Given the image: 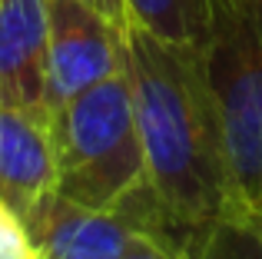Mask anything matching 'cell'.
<instances>
[{
  "mask_svg": "<svg viewBox=\"0 0 262 259\" xmlns=\"http://www.w3.org/2000/svg\"><path fill=\"white\" fill-rule=\"evenodd\" d=\"M123 37L149 193L140 229L192 259L203 233L229 213V169L203 47L163 40L129 20Z\"/></svg>",
  "mask_w": 262,
  "mask_h": 259,
  "instance_id": "cell-1",
  "label": "cell"
},
{
  "mask_svg": "<svg viewBox=\"0 0 262 259\" xmlns=\"http://www.w3.org/2000/svg\"><path fill=\"white\" fill-rule=\"evenodd\" d=\"M50 126L60 196L93 209H120L146 186L126 67L57 106Z\"/></svg>",
  "mask_w": 262,
  "mask_h": 259,
  "instance_id": "cell-2",
  "label": "cell"
},
{
  "mask_svg": "<svg viewBox=\"0 0 262 259\" xmlns=\"http://www.w3.org/2000/svg\"><path fill=\"white\" fill-rule=\"evenodd\" d=\"M229 169V209L262 216V0H209L203 44Z\"/></svg>",
  "mask_w": 262,
  "mask_h": 259,
  "instance_id": "cell-3",
  "label": "cell"
},
{
  "mask_svg": "<svg viewBox=\"0 0 262 259\" xmlns=\"http://www.w3.org/2000/svg\"><path fill=\"white\" fill-rule=\"evenodd\" d=\"M47 106L50 113L126 67V27L86 0H47Z\"/></svg>",
  "mask_w": 262,
  "mask_h": 259,
  "instance_id": "cell-4",
  "label": "cell"
},
{
  "mask_svg": "<svg viewBox=\"0 0 262 259\" xmlns=\"http://www.w3.org/2000/svg\"><path fill=\"white\" fill-rule=\"evenodd\" d=\"M50 193H57L50 113L0 103V200L27 220Z\"/></svg>",
  "mask_w": 262,
  "mask_h": 259,
  "instance_id": "cell-5",
  "label": "cell"
},
{
  "mask_svg": "<svg viewBox=\"0 0 262 259\" xmlns=\"http://www.w3.org/2000/svg\"><path fill=\"white\" fill-rule=\"evenodd\" d=\"M40 259H120L136 223L120 209H93L50 193L27 216Z\"/></svg>",
  "mask_w": 262,
  "mask_h": 259,
  "instance_id": "cell-6",
  "label": "cell"
},
{
  "mask_svg": "<svg viewBox=\"0 0 262 259\" xmlns=\"http://www.w3.org/2000/svg\"><path fill=\"white\" fill-rule=\"evenodd\" d=\"M47 0H0V103L47 106Z\"/></svg>",
  "mask_w": 262,
  "mask_h": 259,
  "instance_id": "cell-7",
  "label": "cell"
},
{
  "mask_svg": "<svg viewBox=\"0 0 262 259\" xmlns=\"http://www.w3.org/2000/svg\"><path fill=\"white\" fill-rule=\"evenodd\" d=\"M129 24L173 44L203 47L209 33V0H123Z\"/></svg>",
  "mask_w": 262,
  "mask_h": 259,
  "instance_id": "cell-8",
  "label": "cell"
},
{
  "mask_svg": "<svg viewBox=\"0 0 262 259\" xmlns=\"http://www.w3.org/2000/svg\"><path fill=\"white\" fill-rule=\"evenodd\" d=\"M192 259H262V216L223 213L196 243Z\"/></svg>",
  "mask_w": 262,
  "mask_h": 259,
  "instance_id": "cell-9",
  "label": "cell"
},
{
  "mask_svg": "<svg viewBox=\"0 0 262 259\" xmlns=\"http://www.w3.org/2000/svg\"><path fill=\"white\" fill-rule=\"evenodd\" d=\"M0 259H40L27 220L4 200H0Z\"/></svg>",
  "mask_w": 262,
  "mask_h": 259,
  "instance_id": "cell-10",
  "label": "cell"
},
{
  "mask_svg": "<svg viewBox=\"0 0 262 259\" xmlns=\"http://www.w3.org/2000/svg\"><path fill=\"white\" fill-rule=\"evenodd\" d=\"M86 4H93L96 10H103L110 20H116V24L126 27V20H129V17H126V4H123V0H86Z\"/></svg>",
  "mask_w": 262,
  "mask_h": 259,
  "instance_id": "cell-11",
  "label": "cell"
}]
</instances>
